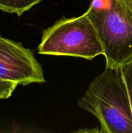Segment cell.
Listing matches in <instances>:
<instances>
[{"instance_id":"1","label":"cell","mask_w":132,"mask_h":133,"mask_svg":"<svg viewBox=\"0 0 132 133\" xmlns=\"http://www.w3.org/2000/svg\"><path fill=\"white\" fill-rule=\"evenodd\" d=\"M78 104L98 119L101 133H132L131 105L120 68L106 66Z\"/></svg>"},{"instance_id":"2","label":"cell","mask_w":132,"mask_h":133,"mask_svg":"<svg viewBox=\"0 0 132 133\" xmlns=\"http://www.w3.org/2000/svg\"><path fill=\"white\" fill-rule=\"evenodd\" d=\"M86 12L102 43L106 66L120 68L132 55V11L122 0H92Z\"/></svg>"},{"instance_id":"3","label":"cell","mask_w":132,"mask_h":133,"mask_svg":"<svg viewBox=\"0 0 132 133\" xmlns=\"http://www.w3.org/2000/svg\"><path fill=\"white\" fill-rule=\"evenodd\" d=\"M37 50L41 55L88 60L103 55L97 31L86 12L78 17L62 18L46 29Z\"/></svg>"},{"instance_id":"4","label":"cell","mask_w":132,"mask_h":133,"mask_svg":"<svg viewBox=\"0 0 132 133\" xmlns=\"http://www.w3.org/2000/svg\"><path fill=\"white\" fill-rule=\"evenodd\" d=\"M0 79L21 86L45 83L42 67L33 52L21 44L1 36Z\"/></svg>"},{"instance_id":"5","label":"cell","mask_w":132,"mask_h":133,"mask_svg":"<svg viewBox=\"0 0 132 133\" xmlns=\"http://www.w3.org/2000/svg\"><path fill=\"white\" fill-rule=\"evenodd\" d=\"M42 0H0V10L22 16Z\"/></svg>"},{"instance_id":"6","label":"cell","mask_w":132,"mask_h":133,"mask_svg":"<svg viewBox=\"0 0 132 133\" xmlns=\"http://www.w3.org/2000/svg\"><path fill=\"white\" fill-rule=\"evenodd\" d=\"M128 92L132 109V55L120 67Z\"/></svg>"},{"instance_id":"7","label":"cell","mask_w":132,"mask_h":133,"mask_svg":"<svg viewBox=\"0 0 132 133\" xmlns=\"http://www.w3.org/2000/svg\"><path fill=\"white\" fill-rule=\"evenodd\" d=\"M18 85L0 79V100L10 97Z\"/></svg>"},{"instance_id":"8","label":"cell","mask_w":132,"mask_h":133,"mask_svg":"<svg viewBox=\"0 0 132 133\" xmlns=\"http://www.w3.org/2000/svg\"><path fill=\"white\" fill-rule=\"evenodd\" d=\"M122 1L132 11V0H122Z\"/></svg>"}]
</instances>
